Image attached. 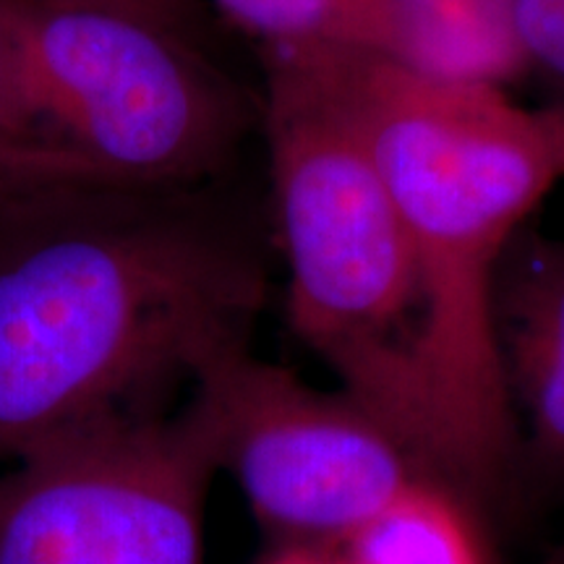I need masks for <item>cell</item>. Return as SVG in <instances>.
<instances>
[{
  "label": "cell",
  "instance_id": "5",
  "mask_svg": "<svg viewBox=\"0 0 564 564\" xmlns=\"http://www.w3.org/2000/svg\"><path fill=\"white\" fill-rule=\"evenodd\" d=\"M217 476L186 403L76 429L0 465V564H204Z\"/></svg>",
  "mask_w": 564,
  "mask_h": 564
},
{
  "label": "cell",
  "instance_id": "7",
  "mask_svg": "<svg viewBox=\"0 0 564 564\" xmlns=\"http://www.w3.org/2000/svg\"><path fill=\"white\" fill-rule=\"evenodd\" d=\"M494 319L520 453L564 484V241L520 230L499 270Z\"/></svg>",
  "mask_w": 564,
  "mask_h": 564
},
{
  "label": "cell",
  "instance_id": "14",
  "mask_svg": "<svg viewBox=\"0 0 564 564\" xmlns=\"http://www.w3.org/2000/svg\"><path fill=\"white\" fill-rule=\"evenodd\" d=\"M541 564H564V539L549 552V556Z\"/></svg>",
  "mask_w": 564,
  "mask_h": 564
},
{
  "label": "cell",
  "instance_id": "2",
  "mask_svg": "<svg viewBox=\"0 0 564 564\" xmlns=\"http://www.w3.org/2000/svg\"><path fill=\"white\" fill-rule=\"evenodd\" d=\"M312 55L356 118L413 249L429 470L476 502L520 455L494 301L507 249L564 181V110L387 55Z\"/></svg>",
  "mask_w": 564,
  "mask_h": 564
},
{
  "label": "cell",
  "instance_id": "4",
  "mask_svg": "<svg viewBox=\"0 0 564 564\" xmlns=\"http://www.w3.org/2000/svg\"><path fill=\"white\" fill-rule=\"evenodd\" d=\"M0 42L42 129L110 186H217L257 110L181 34L89 0H0Z\"/></svg>",
  "mask_w": 564,
  "mask_h": 564
},
{
  "label": "cell",
  "instance_id": "3",
  "mask_svg": "<svg viewBox=\"0 0 564 564\" xmlns=\"http://www.w3.org/2000/svg\"><path fill=\"white\" fill-rule=\"evenodd\" d=\"M262 123L293 333L423 474V301L408 232L361 129L312 53H267Z\"/></svg>",
  "mask_w": 564,
  "mask_h": 564
},
{
  "label": "cell",
  "instance_id": "6",
  "mask_svg": "<svg viewBox=\"0 0 564 564\" xmlns=\"http://www.w3.org/2000/svg\"><path fill=\"white\" fill-rule=\"evenodd\" d=\"M186 405L207 432L220 474L236 478L280 546H343L408 486L429 478L356 400L316 390L251 345L212 358L188 387Z\"/></svg>",
  "mask_w": 564,
  "mask_h": 564
},
{
  "label": "cell",
  "instance_id": "9",
  "mask_svg": "<svg viewBox=\"0 0 564 564\" xmlns=\"http://www.w3.org/2000/svg\"><path fill=\"white\" fill-rule=\"evenodd\" d=\"M340 549L348 564H491L468 502L429 478L408 486Z\"/></svg>",
  "mask_w": 564,
  "mask_h": 564
},
{
  "label": "cell",
  "instance_id": "13",
  "mask_svg": "<svg viewBox=\"0 0 564 564\" xmlns=\"http://www.w3.org/2000/svg\"><path fill=\"white\" fill-rule=\"evenodd\" d=\"M259 564H348L343 554H335V549L319 546H299L282 544L264 556Z\"/></svg>",
  "mask_w": 564,
  "mask_h": 564
},
{
  "label": "cell",
  "instance_id": "8",
  "mask_svg": "<svg viewBox=\"0 0 564 564\" xmlns=\"http://www.w3.org/2000/svg\"><path fill=\"white\" fill-rule=\"evenodd\" d=\"M264 53L352 51L403 61L400 0H209Z\"/></svg>",
  "mask_w": 564,
  "mask_h": 564
},
{
  "label": "cell",
  "instance_id": "12",
  "mask_svg": "<svg viewBox=\"0 0 564 564\" xmlns=\"http://www.w3.org/2000/svg\"><path fill=\"white\" fill-rule=\"evenodd\" d=\"M89 3L137 13V17L150 19L154 24L167 26V30L188 34V37H194V24L199 21V0H89Z\"/></svg>",
  "mask_w": 564,
  "mask_h": 564
},
{
  "label": "cell",
  "instance_id": "11",
  "mask_svg": "<svg viewBox=\"0 0 564 564\" xmlns=\"http://www.w3.org/2000/svg\"><path fill=\"white\" fill-rule=\"evenodd\" d=\"M507 19L523 68L535 70L564 97V0H510Z\"/></svg>",
  "mask_w": 564,
  "mask_h": 564
},
{
  "label": "cell",
  "instance_id": "10",
  "mask_svg": "<svg viewBox=\"0 0 564 564\" xmlns=\"http://www.w3.org/2000/svg\"><path fill=\"white\" fill-rule=\"evenodd\" d=\"M66 183H100L34 121L0 42V204Z\"/></svg>",
  "mask_w": 564,
  "mask_h": 564
},
{
  "label": "cell",
  "instance_id": "1",
  "mask_svg": "<svg viewBox=\"0 0 564 564\" xmlns=\"http://www.w3.org/2000/svg\"><path fill=\"white\" fill-rule=\"evenodd\" d=\"M267 267L207 188L66 183L0 204V465L118 415L158 413L249 345Z\"/></svg>",
  "mask_w": 564,
  "mask_h": 564
}]
</instances>
